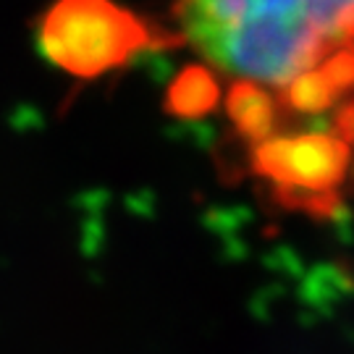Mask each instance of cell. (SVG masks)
<instances>
[{
  "instance_id": "cell-1",
  "label": "cell",
  "mask_w": 354,
  "mask_h": 354,
  "mask_svg": "<svg viewBox=\"0 0 354 354\" xmlns=\"http://www.w3.org/2000/svg\"><path fill=\"white\" fill-rule=\"evenodd\" d=\"M174 19L207 68L273 97L354 58V0H174Z\"/></svg>"
},
{
  "instance_id": "cell-2",
  "label": "cell",
  "mask_w": 354,
  "mask_h": 354,
  "mask_svg": "<svg viewBox=\"0 0 354 354\" xmlns=\"http://www.w3.org/2000/svg\"><path fill=\"white\" fill-rule=\"evenodd\" d=\"M163 45H178V37L115 0H55L39 21V50L79 79L111 74Z\"/></svg>"
},
{
  "instance_id": "cell-3",
  "label": "cell",
  "mask_w": 354,
  "mask_h": 354,
  "mask_svg": "<svg viewBox=\"0 0 354 354\" xmlns=\"http://www.w3.org/2000/svg\"><path fill=\"white\" fill-rule=\"evenodd\" d=\"M254 171L286 200H328L352 163L349 137L330 131L270 134L254 142Z\"/></svg>"
},
{
  "instance_id": "cell-4",
  "label": "cell",
  "mask_w": 354,
  "mask_h": 354,
  "mask_svg": "<svg viewBox=\"0 0 354 354\" xmlns=\"http://www.w3.org/2000/svg\"><path fill=\"white\" fill-rule=\"evenodd\" d=\"M218 100H221V89L207 68H194L181 74L168 92V108L187 118L205 115L207 111H213Z\"/></svg>"
}]
</instances>
